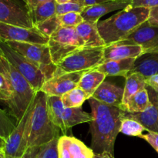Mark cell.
Instances as JSON below:
<instances>
[{
  "label": "cell",
  "instance_id": "42",
  "mask_svg": "<svg viewBox=\"0 0 158 158\" xmlns=\"http://www.w3.org/2000/svg\"><path fill=\"white\" fill-rule=\"evenodd\" d=\"M6 140L0 136V153H4L5 147H6Z\"/></svg>",
  "mask_w": 158,
  "mask_h": 158
},
{
  "label": "cell",
  "instance_id": "39",
  "mask_svg": "<svg viewBox=\"0 0 158 158\" xmlns=\"http://www.w3.org/2000/svg\"><path fill=\"white\" fill-rule=\"evenodd\" d=\"M25 1H26V4H27L28 7H29V11H30L31 12H32L34 9H35V8H36L37 6H40L42 3L45 2L47 1V0H25Z\"/></svg>",
  "mask_w": 158,
  "mask_h": 158
},
{
  "label": "cell",
  "instance_id": "5",
  "mask_svg": "<svg viewBox=\"0 0 158 158\" xmlns=\"http://www.w3.org/2000/svg\"><path fill=\"white\" fill-rule=\"evenodd\" d=\"M47 107L52 122L64 134L76 125L90 123L94 120L92 114L83 111L82 107H65L60 97L47 96Z\"/></svg>",
  "mask_w": 158,
  "mask_h": 158
},
{
  "label": "cell",
  "instance_id": "8",
  "mask_svg": "<svg viewBox=\"0 0 158 158\" xmlns=\"http://www.w3.org/2000/svg\"><path fill=\"white\" fill-rule=\"evenodd\" d=\"M35 106V98L30 103L21 120L17 122L15 130L6 140L4 150L5 158H23L28 148L29 127L32 113Z\"/></svg>",
  "mask_w": 158,
  "mask_h": 158
},
{
  "label": "cell",
  "instance_id": "30",
  "mask_svg": "<svg viewBox=\"0 0 158 158\" xmlns=\"http://www.w3.org/2000/svg\"><path fill=\"white\" fill-rule=\"evenodd\" d=\"M35 27L43 35L50 37L56 31L58 30L62 26L59 16L57 15H55L51 18L46 19V21L35 26Z\"/></svg>",
  "mask_w": 158,
  "mask_h": 158
},
{
  "label": "cell",
  "instance_id": "22",
  "mask_svg": "<svg viewBox=\"0 0 158 158\" xmlns=\"http://www.w3.org/2000/svg\"><path fill=\"white\" fill-rule=\"evenodd\" d=\"M146 87V79L143 76L137 73L128 74L127 77H126V83L123 89V101L120 108L123 110L131 97Z\"/></svg>",
  "mask_w": 158,
  "mask_h": 158
},
{
  "label": "cell",
  "instance_id": "16",
  "mask_svg": "<svg viewBox=\"0 0 158 158\" xmlns=\"http://www.w3.org/2000/svg\"><path fill=\"white\" fill-rule=\"evenodd\" d=\"M132 0H112L106 2L86 6L81 15L84 21L98 23L106 14L117 10H122L131 6Z\"/></svg>",
  "mask_w": 158,
  "mask_h": 158
},
{
  "label": "cell",
  "instance_id": "1",
  "mask_svg": "<svg viewBox=\"0 0 158 158\" xmlns=\"http://www.w3.org/2000/svg\"><path fill=\"white\" fill-rule=\"evenodd\" d=\"M91 114L90 148L95 154H109L114 156V144L120 133L125 111L118 106H110L89 98Z\"/></svg>",
  "mask_w": 158,
  "mask_h": 158
},
{
  "label": "cell",
  "instance_id": "6",
  "mask_svg": "<svg viewBox=\"0 0 158 158\" xmlns=\"http://www.w3.org/2000/svg\"><path fill=\"white\" fill-rule=\"evenodd\" d=\"M104 47L82 48L68 55L60 63L54 75L64 73L86 72L95 69L104 62Z\"/></svg>",
  "mask_w": 158,
  "mask_h": 158
},
{
  "label": "cell",
  "instance_id": "40",
  "mask_svg": "<svg viewBox=\"0 0 158 158\" xmlns=\"http://www.w3.org/2000/svg\"><path fill=\"white\" fill-rule=\"evenodd\" d=\"M39 148H29L23 158H39L38 157Z\"/></svg>",
  "mask_w": 158,
  "mask_h": 158
},
{
  "label": "cell",
  "instance_id": "15",
  "mask_svg": "<svg viewBox=\"0 0 158 158\" xmlns=\"http://www.w3.org/2000/svg\"><path fill=\"white\" fill-rule=\"evenodd\" d=\"M59 158H94L92 149L73 137L64 135L59 138Z\"/></svg>",
  "mask_w": 158,
  "mask_h": 158
},
{
  "label": "cell",
  "instance_id": "28",
  "mask_svg": "<svg viewBox=\"0 0 158 158\" xmlns=\"http://www.w3.org/2000/svg\"><path fill=\"white\" fill-rule=\"evenodd\" d=\"M146 131L144 127L137 120L123 117L120 125V132L130 137H140Z\"/></svg>",
  "mask_w": 158,
  "mask_h": 158
},
{
  "label": "cell",
  "instance_id": "10",
  "mask_svg": "<svg viewBox=\"0 0 158 158\" xmlns=\"http://www.w3.org/2000/svg\"><path fill=\"white\" fill-rule=\"evenodd\" d=\"M0 23L26 29L35 27L25 0H0Z\"/></svg>",
  "mask_w": 158,
  "mask_h": 158
},
{
  "label": "cell",
  "instance_id": "44",
  "mask_svg": "<svg viewBox=\"0 0 158 158\" xmlns=\"http://www.w3.org/2000/svg\"><path fill=\"white\" fill-rule=\"evenodd\" d=\"M94 158H114V156L110 155V154H94Z\"/></svg>",
  "mask_w": 158,
  "mask_h": 158
},
{
  "label": "cell",
  "instance_id": "20",
  "mask_svg": "<svg viewBox=\"0 0 158 158\" xmlns=\"http://www.w3.org/2000/svg\"><path fill=\"white\" fill-rule=\"evenodd\" d=\"M137 73L145 79L158 73V52H145L135 59L130 73Z\"/></svg>",
  "mask_w": 158,
  "mask_h": 158
},
{
  "label": "cell",
  "instance_id": "12",
  "mask_svg": "<svg viewBox=\"0 0 158 158\" xmlns=\"http://www.w3.org/2000/svg\"><path fill=\"white\" fill-rule=\"evenodd\" d=\"M117 43L138 45L141 46L144 53L158 52V26H151L148 21L144 22L131 35Z\"/></svg>",
  "mask_w": 158,
  "mask_h": 158
},
{
  "label": "cell",
  "instance_id": "27",
  "mask_svg": "<svg viewBox=\"0 0 158 158\" xmlns=\"http://www.w3.org/2000/svg\"><path fill=\"white\" fill-rule=\"evenodd\" d=\"M89 98L90 97L86 92L77 87L63 94L61 97V101L65 107H82L83 103Z\"/></svg>",
  "mask_w": 158,
  "mask_h": 158
},
{
  "label": "cell",
  "instance_id": "18",
  "mask_svg": "<svg viewBox=\"0 0 158 158\" xmlns=\"http://www.w3.org/2000/svg\"><path fill=\"white\" fill-rule=\"evenodd\" d=\"M123 89L109 82L103 81L93 94L92 98L110 106L121 107Z\"/></svg>",
  "mask_w": 158,
  "mask_h": 158
},
{
  "label": "cell",
  "instance_id": "46",
  "mask_svg": "<svg viewBox=\"0 0 158 158\" xmlns=\"http://www.w3.org/2000/svg\"><path fill=\"white\" fill-rule=\"evenodd\" d=\"M0 158H5L4 154H2V153H0Z\"/></svg>",
  "mask_w": 158,
  "mask_h": 158
},
{
  "label": "cell",
  "instance_id": "41",
  "mask_svg": "<svg viewBox=\"0 0 158 158\" xmlns=\"http://www.w3.org/2000/svg\"><path fill=\"white\" fill-rule=\"evenodd\" d=\"M109 1H112V0H84L86 6H94V5L100 4V3L106 2Z\"/></svg>",
  "mask_w": 158,
  "mask_h": 158
},
{
  "label": "cell",
  "instance_id": "7",
  "mask_svg": "<svg viewBox=\"0 0 158 158\" xmlns=\"http://www.w3.org/2000/svg\"><path fill=\"white\" fill-rule=\"evenodd\" d=\"M6 43L39 68L44 75L46 81L53 77L57 66L52 62L48 44L43 45L13 41Z\"/></svg>",
  "mask_w": 158,
  "mask_h": 158
},
{
  "label": "cell",
  "instance_id": "36",
  "mask_svg": "<svg viewBox=\"0 0 158 158\" xmlns=\"http://www.w3.org/2000/svg\"><path fill=\"white\" fill-rule=\"evenodd\" d=\"M131 7H144L148 9L158 6V0H132Z\"/></svg>",
  "mask_w": 158,
  "mask_h": 158
},
{
  "label": "cell",
  "instance_id": "14",
  "mask_svg": "<svg viewBox=\"0 0 158 158\" xmlns=\"http://www.w3.org/2000/svg\"><path fill=\"white\" fill-rule=\"evenodd\" d=\"M150 97V104L143 112L130 114L125 112L124 117L137 120L148 132L158 133V92L147 86Z\"/></svg>",
  "mask_w": 158,
  "mask_h": 158
},
{
  "label": "cell",
  "instance_id": "38",
  "mask_svg": "<svg viewBox=\"0 0 158 158\" xmlns=\"http://www.w3.org/2000/svg\"><path fill=\"white\" fill-rule=\"evenodd\" d=\"M147 86H150L158 92V73L146 79Z\"/></svg>",
  "mask_w": 158,
  "mask_h": 158
},
{
  "label": "cell",
  "instance_id": "17",
  "mask_svg": "<svg viewBox=\"0 0 158 158\" xmlns=\"http://www.w3.org/2000/svg\"><path fill=\"white\" fill-rule=\"evenodd\" d=\"M143 53L144 52L142 47L138 45L115 43L105 46L103 49V59L104 62L129 58L136 59Z\"/></svg>",
  "mask_w": 158,
  "mask_h": 158
},
{
  "label": "cell",
  "instance_id": "9",
  "mask_svg": "<svg viewBox=\"0 0 158 158\" xmlns=\"http://www.w3.org/2000/svg\"><path fill=\"white\" fill-rule=\"evenodd\" d=\"M0 49L2 51L5 58L29 82L32 87L36 92L41 90L46 82V78L41 70L9 46L6 42L0 40Z\"/></svg>",
  "mask_w": 158,
  "mask_h": 158
},
{
  "label": "cell",
  "instance_id": "35",
  "mask_svg": "<svg viewBox=\"0 0 158 158\" xmlns=\"http://www.w3.org/2000/svg\"><path fill=\"white\" fill-rule=\"evenodd\" d=\"M139 137L146 140L158 154V133L148 132L146 134H142Z\"/></svg>",
  "mask_w": 158,
  "mask_h": 158
},
{
  "label": "cell",
  "instance_id": "4",
  "mask_svg": "<svg viewBox=\"0 0 158 158\" xmlns=\"http://www.w3.org/2000/svg\"><path fill=\"white\" fill-rule=\"evenodd\" d=\"M4 75L9 80L12 89L10 99L6 101L11 115L19 121L33 99L36 91L32 87L29 82L14 68V66L3 58Z\"/></svg>",
  "mask_w": 158,
  "mask_h": 158
},
{
  "label": "cell",
  "instance_id": "31",
  "mask_svg": "<svg viewBox=\"0 0 158 158\" xmlns=\"http://www.w3.org/2000/svg\"><path fill=\"white\" fill-rule=\"evenodd\" d=\"M59 138L53 139L49 143L40 147L38 151V157L59 158Z\"/></svg>",
  "mask_w": 158,
  "mask_h": 158
},
{
  "label": "cell",
  "instance_id": "33",
  "mask_svg": "<svg viewBox=\"0 0 158 158\" xmlns=\"http://www.w3.org/2000/svg\"><path fill=\"white\" fill-rule=\"evenodd\" d=\"M58 16L63 27H77L84 21L81 13L79 12H69Z\"/></svg>",
  "mask_w": 158,
  "mask_h": 158
},
{
  "label": "cell",
  "instance_id": "25",
  "mask_svg": "<svg viewBox=\"0 0 158 158\" xmlns=\"http://www.w3.org/2000/svg\"><path fill=\"white\" fill-rule=\"evenodd\" d=\"M57 3L56 0H47L37 6L35 9L30 12L34 26L46 21L56 15Z\"/></svg>",
  "mask_w": 158,
  "mask_h": 158
},
{
  "label": "cell",
  "instance_id": "3",
  "mask_svg": "<svg viewBox=\"0 0 158 158\" xmlns=\"http://www.w3.org/2000/svg\"><path fill=\"white\" fill-rule=\"evenodd\" d=\"M60 131L49 117L47 95L42 90L37 91L30 120L28 148H40L53 139L59 138Z\"/></svg>",
  "mask_w": 158,
  "mask_h": 158
},
{
  "label": "cell",
  "instance_id": "21",
  "mask_svg": "<svg viewBox=\"0 0 158 158\" xmlns=\"http://www.w3.org/2000/svg\"><path fill=\"white\" fill-rule=\"evenodd\" d=\"M135 59L129 58L119 60L105 61L97 68V70L104 74L106 77L120 76L126 78L134 66Z\"/></svg>",
  "mask_w": 158,
  "mask_h": 158
},
{
  "label": "cell",
  "instance_id": "11",
  "mask_svg": "<svg viewBox=\"0 0 158 158\" xmlns=\"http://www.w3.org/2000/svg\"><path fill=\"white\" fill-rule=\"evenodd\" d=\"M0 40L46 45L49 43V37L41 33L35 26L32 29H26L0 23Z\"/></svg>",
  "mask_w": 158,
  "mask_h": 158
},
{
  "label": "cell",
  "instance_id": "43",
  "mask_svg": "<svg viewBox=\"0 0 158 158\" xmlns=\"http://www.w3.org/2000/svg\"><path fill=\"white\" fill-rule=\"evenodd\" d=\"M4 58V55H3V52L2 51V49H0V73L4 74V68H3L2 65V60Z\"/></svg>",
  "mask_w": 158,
  "mask_h": 158
},
{
  "label": "cell",
  "instance_id": "2",
  "mask_svg": "<svg viewBox=\"0 0 158 158\" xmlns=\"http://www.w3.org/2000/svg\"><path fill=\"white\" fill-rule=\"evenodd\" d=\"M149 14L150 9L130 6L110 18L99 21L97 28L106 46H108L131 35L138 26L148 21Z\"/></svg>",
  "mask_w": 158,
  "mask_h": 158
},
{
  "label": "cell",
  "instance_id": "29",
  "mask_svg": "<svg viewBox=\"0 0 158 158\" xmlns=\"http://www.w3.org/2000/svg\"><path fill=\"white\" fill-rule=\"evenodd\" d=\"M86 7L84 0H71L64 4H57L56 15H60L69 12L82 13Z\"/></svg>",
  "mask_w": 158,
  "mask_h": 158
},
{
  "label": "cell",
  "instance_id": "34",
  "mask_svg": "<svg viewBox=\"0 0 158 158\" xmlns=\"http://www.w3.org/2000/svg\"><path fill=\"white\" fill-rule=\"evenodd\" d=\"M12 95L10 83L6 76L0 73V100L7 101Z\"/></svg>",
  "mask_w": 158,
  "mask_h": 158
},
{
  "label": "cell",
  "instance_id": "26",
  "mask_svg": "<svg viewBox=\"0 0 158 158\" xmlns=\"http://www.w3.org/2000/svg\"><path fill=\"white\" fill-rule=\"evenodd\" d=\"M150 104V97L147 88L139 91L128 101L123 111L130 114L143 112Z\"/></svg>",
  "mask_w": 158,
  "mask_h": 158
},
{
  "label": "cell",
  "instance_id": "45",
  "mask_svg": "<svg viewBox=\"0 0 158 158\" xmlns=\"http://www.w3.org/2000/svg\"><path fill=\"white\" fill-rule=\"evenodd\" d=\"M69 1H71V0H56L57 4H64V3L69 2Z\"/></svg>",
  "mask_w": 158,
  "mask_h": 158
},
{
  "label": "cell",
  "instance_id": "32",
  "mask_svg": "<svg viewBox=\"0 0 158 158\" xmlns=\"http://www.w3.org/2000/svg\"><path fill=\"white\" fill-rule=\"evenodd\" d=\"M15 127L7 113L0 108V136L7 140Z\"/></svg>",
  "mask_w": 158,
  "mask_h": 158
},
{
  "label": "cell",
  "instance_id": "24",
  "mask_svg": "<svg viewBox=\"0 0 158 158\" xmlns=\"http://www.w3.org/2000/svg\"><path fill=\"white\" fill-rule=\"evenodd\" d=\"M105 78L106 76L97 69L86 71L82 75L78 87L86 92L91 98L97 88L104 81Z\"/></svg>",
  "mask_w": 158,
  "mask_h": 158
},
{
  "label": "cell",
  "instance_id": "23",
  "mask_svg": "<svg viewBox=\"0 0 158 158\" xmlns=\"http://www.w3.org/2000/svg\"><path fill=\"white\" fill-rule=\"evenodd\" d=\"M49 40L63 43L67 46H74L77 49L85 48L84 43L78 35L75 27L62 26L49 37Z\"/></svg>",
  "mask_w": 158,
  "mask_h": 158
},
{
  "label": "cell",
  "instance_id": "13",
  "mask_svg": "<svg viewBox=\"0 0 158 158\" xmlns=\"http://www.w3.org/2000/svg\"><path fill=\"white\" fill-rule=\"evenodd\" d=\"M83 73H64L54 75L45 82L41 90L48 97H61L66 93L78 87Z\"/></svg>",
  "mask_w": 158,
  "mask_h": 158
},
{
  "label": "cell",
  "instance_id": "19",
  "mask_svg": "<svg viewBox=\"0 0 158 158\" xmlns=\"http://www.w3.org/2000/svg\"><path fill=\"white\" fill-rule=\"evenodd\" d=\"M97 23H98L83 21L75 27L77 34L84 43L85 48H99L106 46L104 41L99 32Z\"/></svg>",
  "mask_w": 158,
  "mask_h": 158
},
{
  "label": "cell",
  "instance_id": "37",
  "mask_svg": "<svg viewBox=\"0 0 158 158\" xmlns=\"http://www.w3.org/2000/svg\"><path fill=\"white\" fill-rule=\"evenodd\" d=\"M148 21L151 26H158V6L150 9L149 18Z\"/></svg>",
  "mask_w": 158,
  "mask_h": 158
}]
</instances>
